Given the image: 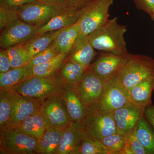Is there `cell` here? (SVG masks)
<instances>
[{"instance_id":"obj_16","label":"cell","mask_w":154,"mask_h":154,"mask_svg":"<svg viewBox=\"0 0 154 154\" xmlns=\"http://www.w3.org/2000/svg\"><path fill=\"white\" fill-rule=\"evenodd\" d=\"M60 94L65 103L71 121L84 122L88 107L80 98L76 85L66 83Z\"/></svg>"},{"instance_id":"obj_14","label":"cell","mask_w":154,"mask_h":154,"mask_svg":"<svg viewBox=\"0 0 154 154\" xmlns=\"http://www.w3.org/2000/svg\"><path fill=\"white\" fill-rule=\"evenodd\" d=\"M38 113L39 104L36 100L14 93L12 110L8 128L14 127L29 116Z\"/></svg>"},{"instance_id":"obj_30","label":"cell","mask_w":154,"mask_h":154,"mask_svg":"<svg viewBox=\"0 0 154 154\" xmlns=\"http://www.w3.org/2000/svg\"><path fill=\"white\" fill-rule=\"evenodd\" d=\"M125 135L116 133L100 139L107 154H120L126 142Z\"/></svg>"},{"instance_id":"obj_12","label":"cell","mask_w":154,"mask_h":154,"mask_svg":"<svg viewBox=\"0 0 154 154\" xmlns=\"http://www.w3.org/2000/svg\"><path fill=\"white\" fill-rule=\"evenodd\" d=\"M37 28V26L18 20L1 31V48L8 49L28 41L34 37Z\"/></svg>"},{"instance_id":"obj_3","label":"cell","mask_w":154,"mask_h":154,"mask_svg":"<svg viewBox=\"0 0 154 154\" xmlns=\"http://www.w3.org/2000/svg\"><path fill=\"white\" fill-rule=\"evenodd\" d=\"M117 77L128 90L144 80L154 77V59L147 56L129 53Z\"/></svg>"},{"instance_id":"obj_20","label":"cell","mask_w":154,"mask_h":154,"mask_svg":"<svg viewBox=\"0 0 154 154\" xmlns=\"http://www.w3.org/2000/svg\"><path fill=\"white\" fill-rule=\"evenodd\" d=\"M98 54L88 40V36L78 39L67 58L85 66L89 67Z\"/></svg>"},{"instance_id":"obj_6","label":"cell","mask_w":154,"mask_h":154,"mask_svg":"<svg viewBox=\"0 0 154 154\" xmlns=\"http://www.w3.org/2000/svg\"><path fill=\"white\" fill-rule=\"evenodd\" d=\"M39 113L48 127L63 129L71 121L60 93L42 101L39 104Z\"/></svg>"},{"instance_id":"obj_41","label":"cell","mask_w":154,"mask_h":154,"mask_svg":"<svg viewBox=\"0 0 154 154\" xmlns=\"http://www.w3.org/2000/svg\"><path fill=\"white\" fill-rule=\"evenodd\" d=\"M151 17H152V19L154 21V11L152 14V16H151Z\"/></svg>"},{"instance_id":"obj_5","label":"cell","mask_w":154,"mask_h":154,"mask_svg":"<svg viewBox=\"0 0 154 154\" xmlns=\"http://www.w3.org/2000/svg\"><path fill=\"white\" fill-rule=\"evenodd\" d=\"M37 140L15 128L0 130V154H36Z\"/></svg>"},{"instance_id":"obj_22","label":"cell","mask_w":154,"mask_h":154,"mask_svg":"<svg viewBox=\"0 0 154 154\" xmlns=\"http://www.w3.org/2000/svg\"><path fill=\"white\" fill-rule=\"evenodd\" d=\"M48 128L47 123L38 113L29 116L19 124L11 128L38 139Z\"/></svg>"},{"instance_id":"obj_24","label":"cell","mask_w":154,"mask_h":154,"mask_svg":"<svg viewBox=\"0 0 154 154\" xmlns=\"http://www.w3.org/2000/svg\"><path fill=\"white\" fill-rule=\"evenodd\" d=\"M81 33L79 22L62 29L55 39L60 53L68 54L75 45Z\"/></svg>"},{"instance_id":"obj_25","label":"cell","mask_w":154,"mask_h":154,"mask_svg":"<svg viewBox=\"0 0 154 154\" xmlns=\"http://www.w3.org/2000/svg\"><path fill=\"white\" fill-rule=\"evenodd\" d=\"M88 67L69 60L67 57L59 73L66 84L77 85L82 80Z\"/></svg>"},{"instance_id":"obj_7","label":"cell","mask_w":154,"mask_h":154,"mask_svg":"<svg viewBox=\"0 0 154 154\" xmlns=\"http://www.w3.org/2000/svg\"><path fill=\"white\" fill-rule=\"evenodd\" d=\"M129 102L128 91L116 75L105 83L101 98L91 107L102 112H113Z\"/></svg>"},{"instance_id":"obj_37","label":"cell","mask_w":154,"mask_h":154,"mask_svg":"<svg viewBox=\"0 0 154 154\" xmlns=\"http://www.w3.org/2000/svg\"><path fill=\"white\" fill-rule=\"evenodd\" d=\"M91 0H58L57 4L66 8H80Z\"/></svg>"},{"instance_id":"obj_33","label":"cell","mask_w":154,"mask_h":154,"mask_svg":"<svg viewBox=\"0 0 154 154\" xmlns=\"http://www.w3.org/2000/svg\"><path fill=\"white\" fill-rule=\"evenodd\" d=\"M20 20L18 9L0 5V30Z\"/></svg>"},{"instance_id":"obj_34","label":"cell","mask_w":154,"mask_h":154,"mask_svg":"<svg viewBox=\"0 0 154 154\" xmlns=\"http://www.w3.org/2000/svg\"><path fill=\"white\" fill-rule=\"evenodd\" d=\"M134 130L126 135V144L121 154H148L136 137Z\"/></svg>"},{"instance_id":"obj_39","label":"cell","mask_w":154,"mask_h":154,"mask_svg":"<svg viewBox=\"0 0 154 154\" xmlns=\"http://www.w3.org/2000/svg\"><path fill=\"white\" fill-rule=\"evenodd\" d=\"M143 115L154 128V106L152 103L145 108Z\"/></svg>"},{"instance_id":"obj_35","label":"cell","mask_w":154,"mask_h":154,"mask_svg":"<svg viewBox=\"0 0 154 154\" xmlns=\"http://www.w3.org/2000/svg\"><path fill=\"white\" fill-rule=\"evenodd\" d=\"M12 69L7 49L2 48L0 51V73L6 72Z\"/></svg>"},{"instance_id":"obj_27","label":"cell","mask_w":154,"mask_h":154,"mask_svg":"<svg viewBox=\"0 0 154 154\" xmlns=\"http://www.w3.org/2000/svg\"><path fill=\"white\" fill-rule=\"evenodd\" d=\"M13 98V92L0 89V130L8 128Z\"/></svg>"},{"instance_id":"obj_31","label":"cell","mask_w":154,"mask_h":154,"mask_svg":"<svg viewBox=\"0 0 154 154\" xmlns=\"http://www.w3.org/2000/svg\"><path fill=\"white\" fill-rule=\"evenodd\" d=\"M7 49L12 68L23 66L29 63L31 58L22 44L15 45Z\"/></svg>"},{"instance_id":"obj_38","label":"cell","mask_w":154,"mask_h":154,"mask_svg":"<svg viewBox=\"0 0 154 154\" xmlns=\"http://www.w3.org/2000/svg\"><path fill=\"white\" fill-rule=\"evenodd\" d=\"M36 1L37 0H0V5L18 9L22 6Z\"/></svg>"},{"instance_id":"obj_15","label":"cell","mask_w":154,"mask_h":154,"mask_svg":"<svg viewBox=\"0 0 154 154\" xmlns=\"http://www.w3.org/2000/svg\"><path fill=\"white\" fill-rule=\"evenodd\" d=\"M85 130L84 122L71 121L63 130L56 154H79Z\"/></svg>"},{"instance_id":"obj_28","label":"cell","mask_w":154,"mask_h":154,"mask_svg":"<svg viewBox=\"0 0 154 154\" xmlns=\"http://www.w3.org/2000/svg\"><path fill=\"white\" fill-rule=\"evenodd\" d=\"M68 54L60 53L45 63L33 66L34 75L47 76L59 72L66 60Z\"/></svg>"},{"instance_id":"obj_8","label":"cell","mask_w":154,"mask_h":154,"mask_svg":"<svg viewBox=\"0 0 154 154\" xmlns=\"http://www.w3.org/2000/svg\"><path fill=\"white\" fill-rule=\"evenodd\" d=\"M69 8L58 4L37 1L18 9L20 19L30 25L38 26Z\"/></svg>"},{"instance_id":"obj_21","label":"cell","mask_w":154,"mask_h":154,"mask_svg":"<svg viewBox=\"0 0 154 154\" xmlns=\"http://www.w3.org/2000/svg\"><path fill=\"white\" fill-rule=\"evenodd\" d=\"M33 75V66L29 63L12 68L6 72L0 73V89H8Z\"/></svg>"},{"instance_id":"obj_26","label":"cell","mask_w":154,"mask_h":154,"mask_svg":"<svg viewBox=\"0 0 154 154\" xmlns=\"http://www.w3.org/2000/svg\"><path fill=\"white\" fill-rule=\"evenodd\" d=\"M134 131L136 137L148 154H154V133L144 116Z\"/></svg>"},{"instance_id":"obj_1","label":"cell","mask_w":154,"mask_h":154,"mask_svg":"<svg viewBox=\"0 0 154 154\" xmlns=\"http://www.w3.org/2000/svg\"><path fill=\"white\" fill-rule=\"evenodd\" d=\"M117 20L116 17L109 19L88 35V40L94 49L120 54L128 53L124 38L126 26L119 24Z\"/></svg>"},{"instance_id":"obj_13","label":"cell","mask_w":154,"mask_h":154,"mask_svg":"<svg viewBox=\"0 0 154 154\" xmlns=\"http://www.w3.org/2000/svg\"><path fill=\"white\" fill-rule=\"evenodd\" d=\"M145 108L128 102L113 112L118 133L127 135L132 132L143 116Z\"/></svg>"},{"instance_id":"obj_17","label":"cell","mask_w":154,"mask_h":154,"mask_svg":"<svg viewBox=\"0 0 154 154\" xmlns=\"http://www.w3.org/2000/svg\"><path fill=\"white\" fill-rule=\"evenodd\" d=\"M82 7L78 9L69 8L66 9L53 17L44 24L37 26L34 37L74 25L79 20L82 15Z\"/></svg>"},{"instance_id":"obj_2","label":"cell","mask_w":154,"mask_h":154,"mask_svg":"<svg viewBox=\"0 0 154 154\" xmlns=\"http://www.w3.org/2000/svg\"><path fill=\"white\" fill-rule=\"evenodd\" d=\"M66 83L59 72L47 76L33 75L8 90L36 100L38 104L45 99L60 94Z\"/></svg>"},{"instance_id":"obj_10","label":"cell","mask_w":154,"mask_h":154,"mask_svg":"<svg viewBox=\"0 0 154 154\" xmlns=\"http://www.w3.org/2000/svg\"><path fill=\"white\" fill-rule=\"evenodd\" d=\"M128 54H120L103 51L88 69L106 83L117 75L125 63Z\"/></svg>"},{"instance_id":"obj_32","label":"cell","mask_w":154,"mask_h":154,"mask_svg":"<svg viewBox=\"0 0 154 154\" xmlns=\"http://www.w3.org/2000/svg\"><path fill=\"white\" fill-rule=\"evenodd\" d=\"M60 53L54 40L47 48L33 57L28 63L34 66L45 63L54 58Z\"/></svg>"},{"instance_id":"obj_19","label":"cell","mask_w":154,"mask_h":154,"mask_svg":"<svg viewBox=\"0 0 154 154\" xmlns=\"http://www.w3.org/2000/svg\"><path fill=\"white\" fill-rule=\"evenodd\" d=\"M63 129L48 128L37 139L36 154H56L60 144Z\"/></svg>"},{"instance_id":"obj_36","label":"cell","mask_w":154,"mask_h":154,"mask_svg":"<svg viewBox=\"0 0 154 154\" xmlns=\"http://www.w3.org/2000/svg\"><path fill=\"white\" fill-rule=\"evenodd\" d=\"M137 8L151 16L154 11V0H133Z\"/></svg>"},{"instance_id":"obj_18","label":"cell","mask_w":154,"mask_h":154,"mask_svg":"<svg viewBox=\"0 0 154 154\" xmlns=\"http://www.w3.org/2000/svg\"><path fill=\"white\" fill-rule=\"evenodd\" d=\"M154 90V77L144 80L128 90L129 101L145 108L152 104V94Z\"/></svg>"},{"instance_id":"obj_23","label":"cell","mask_w":154,"mask_h":154,"mask_svg":"<svg viewBox=\"0 0 154 154\" xmlns=\"http://www.w3.org/2000/svg\"><path fill=\"white\" fill-rule=\"evenodd\" d=\"M62 29L43 33L39 36L33 37L21 44L32 58L34 56L49 47L55 40Z\"/></svg>"},{"instance_id":"obj_11","label":"cell","mask_w":154,"mask_h":154,"mask_svg":"<svg viewBox=\"0 0 154 154\" xmlns=\"http://www.w3.org/2000/svg\"><path fill=\"white\" fill-rule=\"evenodd\" d=\"M105 83L88 68L82 80L76 85L77 91L83 103L87 107L93 106L102 96Z\"/></svg>"},{"instance_id":"obj_9","label":"cell","mask_w":154,"mask_h":154,"mask_svg":"<svg viewBox=\"0 0 154 154\" xmlns=\"http://www.w3.org/2000/svg\"><path fill=\"white\" fill-rule=\"evenodd\" d=\"M84 123L85 130L98 139L118 133L113 112L106 113L88 107Z\"/></svg>"},{"instance_id":"obj_29","label":"cell","mask_w":154,"mask_h":154,"mask_svg":"<svg viewBox=\"0 0 154 154\" xmlns=\"http://www.w3.org/2000/svg\"><path fill=\"white\" fill-rule=\"evenodd\" d=\"M79 154H107L100 140L89 134L85 130Z\"/></svg>"},{"instance_id":"obj_4","label":"cell","mask_w":154,"mask_h":154,"mask_svg":"<svg viewBox=\"0 0 154 154\" xmlns=\"http://www.w3.org/2000/svg\"><path fill=\"white\" fill-rule=\"evenodd\" d=\"M113 2V0H91L83 6L78 21L81 33L77 40L88 36L109 20V10Z\"/></svg>"},{"instance_id":"obj_40","label":"cell","mask_w":154,"mask_h":154,"mask_svg":"<svg viewBox=\"0 0 154 154\" xmlns=\"http://www.w3.org/2000/svg\"><path fill=\"white\" fill-rule=\"evenodd\" d=\"M38 1L45 2L51 3V4H58V0H38Z\"/></svg>"}]
</instances>
